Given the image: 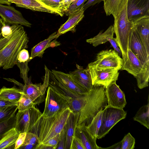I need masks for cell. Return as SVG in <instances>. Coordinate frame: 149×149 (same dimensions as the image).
<instances>
[{"mask_svg":"<svg viewBox=\"0 0 149 149\" xmlns=\"http://www.w3.org/2000/svg\"><path fill=\"white\" fill-rule=\"evenodd\" d=\"M36 145H27L20 146L19 149H35Z\"/></svg>","mask_w":149,"mask_h":149,"instance_id":"cell-51","label":"cell"},{"mask_svg":"<svg viewBox=\"0 0 149 149\" xmlns=\"http://www.w3.org/2000/svg\"><path fill=\"white\" fill-rule=\"evenodd\" d=\"M129 49L144 65L146 67L149 66V57L145 52L141 42L134 27L129 43Z\"/></svg>","mask_w":149,"mask_h":149,"instance_id":"cell-17","label":"cell"},{"mask_svg":"<svg viewBox=\"0 0 149 149\" xmlns=\"http://www.w3.org/2000/svg\"><path fill=\"white\" fill-rule=\"evenodd\" d=\"M42 114L35 106L23 111H18L15 115V128L19 133L29 132Z\"/></svg>","mask_w":149,"mask_h":149,"instance_id":"cell-9","label":"cell"},{"mask_svg":"<svg viewBox=\"0 0 149 149\" xmlns=\"http://www.w3.org/2000/svg\"><path fill=\"white\" fill-rule=\"evenodd\" d=\"M16 85L24 93L30 98L35 104L39 105L45 100V93L41 83L33 84L32 82L24 85L17 81Z\"/></svg>","mask_w":149,"mask_h":149,"instance_id":"cell-14","label":"cell"},{"mask_svg":"<svg viewBox=\"0 0 149 149\" xmlns=\"http://www.w3.org/2000/svg\"><path fill=\"white\" fill-rule=\"evenodd\" d=\"M123 59L114 50H102L98 53L95 60L89 63L88 66L97 69H113L121 70Z\"/></svg>","mask_w":149,"mask_h":149,"instance_id":"cell-8","label":"cell"},{"mask_svg":"<svg viewBox=\"0 0 149 149\" xmlns=\"http://www.w3.org/2000/svg\"><path fill=\"white\" fill-rule=\"evenodd\" d=\"M0 16L6 24H17L31 27V24L23 17L21 13L10 5L0 4Z\"/></svg>","mask_w":149,"mask_h":149,"instance_id":"cell-11","label":"cell"},{"mask_svg":"<svg viewBox=\"0 0 149 149\" xmlns=\"http://www.w3.org/2000/svg\"><path fill=\"white\" fill-rule=\"evenodd\" d=\"M49 81L64 93L73 98L87 93L86 89L76 83L69 74L52 70H49Z\"/></svg>","mask_w":149,"mask_h":149,"instance_id":"cell-6","label":"cell"},{"mask_svg":"<svg viewBox=\"0 0 149 149\" xmlns=\"http://www.w3.org/2000/svg\"><path fill=\"white\" fill-rule=\"evenodd\" d=\"M61 45V43L55 39L52 41H51L48 44L47 48L49 47L54 48L55 47H57Z\"/></svg>","mask_w":149,"mask_h":149,"instance_id":"cell-47","label":"cell"},{"mask_svg":"<svg viewBox=\"0 0 149 149\" xmlns=\"http://www.w3.org/2000/svg\"><path fill=\"white\" fill-rule=\"evenodd\" d=\"M134 120L137 121L148 129L149 128V102L148 96V104L141 107L133 117Z\"/></svg>","mask_w":149,"mask_h":149,"instance_id":"cell-27","label":"cell"},{"mask_svg":"<svg viewBox=\"0 0 149 149\" xmlns=\"http://www.w3.org/2000/svg\"><path fill=\"white\" fill-rule=\"evenodd\" d=\"M11 3L16 6L30 10L40 12L56 14L60 15L56 10L46 6L39 0H8Z\"/></svg>","mask_w":149,"mask_h":149,"instance_id":"cell-20","label":"cell"},{"mask_svg":"<svg viewBox=\"0 0 149 149\" xmlns=\"http://www.w3.org/2000/svg\"><path fill=\"white\" fill-rule=\"evenodd\" d=\"M23 93L22 91L15 86L11 88L4 86L0 89V100L17 102Z\"/></svg>","mask_w":149,"mask_h":149,"instance_id":"cell-25","label":"cell"},{"mask_svg":"<svg viewBox=\"0 0 149 149\" xmlns=\"http://www.w3.org/2000/svg\"><path fill=\"white\" fill-rule=\"evenodd\" d=\"M102 1L103 0H88L82 7L83 10L84 11L90 7L93 6L97 3H99Z\"/></svg>","mask_w":149,"mask_h":149,"instance_id":"cell-45","label":"cell"},{"mask_svg":"<svg viewBox=\"0 0 149 149\" xmlns=\"http://www.w3.org/2000/svg\"><path fill=\"white\" fill-rule=\"evenodd\" d=\"M74 135L80 140L85 149H102V148L97 145L96 139L92 137L85 126L78 127L76 126Z\"/></svg>","mask_w":149,"mask_h":149,"instance_id":"cell-22","label":"cell"},{"mask_svg":"<svg viewBox=\"0 0 149 149\" xmlns=\"http://www.w3.org/2000/svg\"><path fill=\"white\" fill-rule=\"evenodd\" d=\"M66 135L65 128H64L61 132V135L59 141L56 149H65V142Z\"/></svg>","mask_w":149,"mask_h":149,"instance_id":"cell-42","label":"cell"},{"mask_svg":"<svg viewBox=\"0 0 149 149\" xmlns=\"http://www.w3.org/2000/svg\"><path fill=\"white\" fill-rule=\"evenodd\" d=\"M17 104L19 111H24L36 105L32 100L23 93Z\"/></svg>","mask_w":149,"mask_h":149,"instance_id":"cell-33","label":"cell"},{"mask_svg":"<svg viewBox=\"0 0 149 149\" xmlns=\"http://www.w3.org/2000/svg\"><path fill=\"white\" fill-rule=\"evenodd\" d=\"M121 142V149H133L135 147V139L130 133L124 136Z\"/></svg>","mask_w":149,"mask_h":149,"instance_id":"cell-36","label":"cell"},{"mask_svg":"<svg viewBox=\"0 0 149 149\" xmlns=\"http://www.w3.org/2000/svg\"><path fill=\"white\" fill-rule=\"evenodd\" d=\"M121 141L113 144L112 146L107 148H102V149H121Z\"/></svg>","mask_w":149,"mask_h":149,"instance_id":"cell-49","label":"cell"},{"mask_svg":"<svg viewBox=\"0 0 149 149\" xmlns=\"http://www.w3.org/2000/svg\"><path fill=\"white\" fill-rule=\"evenodd\" d=\"M76 0H63V1L62 2L65 11V14L67 12L69 7L70 4Z\"/></svg>","mask_w":149,"mask_h":149,"instance_id":"cell-48","label":"cell"},{"mask_svg":"<svg viewBox=\"0 0 149 149\" xmlns=\"http://www.w3.org/2000/svg\"><path fill=\"white\" fill-rule=\"evenodd\" d=\"M88 0H76L69 7L65 14L69 16L71 13L81 8L85 2Z\"/></svg>","mask_w":149,"mask_h":149,"instance_id":"cell-37","label":"cell"},{"mask_svg":"<svg viewBox=\"0 0 149 149\" xmlns=\"http://www.w3.org/2000/svg\"><path fill=\"white\" fill-rule=\"evenodd\" d=\"M26 135V132L19 133L18 137L15 143L14 149H18L22 146L24 142Z\"/></svg>","mask_w":149,"mask_h":149,"instance_id":"cell-43","label":"cell"},{"mask_svg":"<svg viewBox=\"0 0 149 149\" xmlns=\"http://www.w3.org/2000/svg\"><path fill=\"white\" fill-rule=\"evenodd\" d=\"M19 134L15 127L8 131L0 140V149H8L15 144Z\"/></svg>","mask_w":149,"mask_h":149,"instance_id":"cell-28","label":"cell"},{"mask_svg":"<svg viewBox=\"0 0 149 149\" xmlns=\"http://www.w3.org/2000/svg\"><path fill=\"white\" fill-rule=\"evenodd\" d=\"M114 33L113 26L111 25L104 32H103L102 31L97 35L87 39L86 41L95 47L109 41L119 55L122 56L121 52L117 45L115 38L113 37Z\"/></svg>","mask_w":149,"mask_h":149,"instance_id":"cell-16","label":"cell"},{"mask_svg":"<svg viewBox=\"0 0 149 149\" xmlns=\"http://www.w3.org/2000/svg\"><path fill=\"white\" fill-rule=\"evenodd\" d=\"M149 68V66L144 65L132 51L129 49L127 52V59L123 61L121 70H126L135 77L140 73Z\"/></svg>","mask_w":149,"mask_h":149,"instance_id":"cell-19","label":"cell"},{"mask_svg":"<svg viewBox=\"0 0 149 149\" xmlns=\"http://www.w3.org/2000/svg\"><path fill=\"white\" fill-rule=\"evenodd\" d=\"M127 18L130 22L149 16V0H127Z\"/></svg>","mask_w":149,"mask_h":149,"instance_id":"cell-12","label":"cell"},{"mask_svg":"<svg viewBox=\"0 0 149 149\" xmlns=\"http://www.w3.org/2000/svg\"><path fill=\"white\" fill-rule=\"evenodd\" d=\"M0 4L10 5L11 3L8 0H0Z\"/></svg>","mask_w":149,"mask_h":149,"instance_id":"cell-52","label":"cell"},{"mask_svg":"<svg viewBox=\"0 0 149 149\" xmlns=\"http://www.w3.org/2000/svg\"><path fill=\"white\" fill-rule=\"evenodd\" d=\"M91 77L92 85H101L106 88L118 80L119 72L113 69H97L88 66Z\"/></svg>","mask_w":149,"mask_h":149,"instance_id":"cell-10","label":"cell"},{"mask_svg":"<svg viewBox=\"0 0 149 149\" xmlns=\"http://www.w3.org/2000/svg\"><path fill=\"white\" fill-rule=\"evenodd\" d=\"M88 93L83 95L72 98L68 107L72 112L80 113L86 103Z\"/></svg>","mask_w":149,"mask_h":149,"instance_id":"cell-30","label":"cell"},{"mask_svg":"<svg viewBox=\"0 0 149 149\" xmlns=\"http://www.w3.org/2000/svg\"><path fill=\"white\" fill-rule=\"evenodd\" d=\"M105 88L101 85H92L86 103L80 112L77 126H88L97 114L107 106Z\"/></svg>","mask_w":149,"mask_h":149,"instance_id":"cell-3","label":"cell"},{"mask_svg":"<svg viewBox=\"0 0 149 149\" xmlns=\"http://www.w3.org/2000/svg\"><path fill=\"white\" fill-rule=\"evenodd\" d=\"M18 107L17 105L0 110V123L5 121L15 113Z\"/></svg>","mask_w":149,"mask_h":149,"instance_id":"cell-35","label":"cell"},{"mask_svg":"<svg viewBox=\"0 0 149 149\" xmlns=\"http://www.w3.org/2000/svg\"><path fill=\"white\" fill-rule=\"evenodd\" d=\"M70 149H85V148L80 140L74 135Z\"/></svg>","mask_w":149,"mask_h":149,"instance_id":"cell-41","label":"cell"},{"mask_svg":"<svg viewBox=\"0 0 149 149\" xmlns=\"http://www.w3.org/2000/svg\"><path fill=\"white\" fill-rule=\"evenodd\" d=\"M127 4L118 15L114 18L113 26L115 40L121 52L123 61L127 59L129 45L133 28V22L128 19Z\"/></svg>","mask_w":149,"mask_h":149,"instance_id":"cell-4","label":"cell"},{"mask_svg":"<svg viewBox=\"0 0 149 149\" xmlns=\"http://www.w3.org/2000/svg\"><path fill=\"white\" fill-rule=\"evenodd\" d=\"M29 61L25 62H19L16 61V64L19 68L20 72V77L23 79L24 84H28L31 82V78H29L28 76V73L29 70L28 66Z\"/></svg>","mask_w":149,"mask_h":149,"instance_id":"cell-34","label":"cell"},{"mask_svg":"<svg viewBox=\"0 0 149 149\" xmlns=\"http://www.w3.org/2000/svg\"><path fill=\"white\" fill-rule=\"evenodd\" d=\"M104 9L107 16L116 17L127 4V0H103Z\"/></svg>","mask_w":149,"mask_h":149,"instance_id":"cell-24","label":"cell"},{"mask_svg":"<svg viewBox=\"0 0 149 149\" xmlns=\"http://www.w3.org/2000/svg\"><path fill=\"white\" fill-rule=\"evenodd\" d=\"M46 6L57 11L61 16L65 13L63 0H39Z\"/></svg>","mask_w":149,"mask_h":149,"instance_id":"cell-32","label":"cell"},{"mask_svg":"<svg viewBox=\"0 0 149 149\" xmlns=\"http://www.w3.org/2000/svg\"><path fill=\"white\" fill-rule=\"evenodd\" d=\"M38 138L35 134L28 132L26 135L24 142L22 145L23 146L27 145H36L38 143Z\"/></svg>","mask_w":149,"mask_h":149,"instance_id":"cell-38","label":"cell"},{"mask_svg":"<svg viewBox=\"0 0 149 149\" xmlns=\"http://www.w3.org/2000/svg\"><path fill=\"white\" fill-rule=\"evenodd\" d=\"M102 110L100 111L94 118L91 123L86 128L94 139L97 138V134L101 126Z\"/></svg>","mask_w":149,"mask_h":149,"instance_id":"cell-29","label":"cell"},{"mask_svg":"<svg viewBox=\"0 0 149 149\" xmlns=\"http://www.w3.org/2000/svg\"><path fill=\"white\" fill-rule=\"evenodd\" d=\"M12 32L6 37L0 33V68L4 70L16 65L18 55L22 49L28 47L29 38L23 27L19 24L10 26Z\"/></svg>","mask_w":149,"mask_h":149,"instance_id":"cell-1","label":"cell"},{"mask_svg":"<svg viewBox=\"0 0 149 149\" xmlns=\"http://www.w3.org/2000/svg\"><path fill=\"white\" fill-rule=\"evenodd\" d=\"M36 149H54L53 148L43 144L36 145L35 148Z\"/></svg>","mask_w":149,"mask_h":149,"instance_id":"cell-50","label":"cell"},{"mask_svg":"<svg viewBox=\"0 0 149 149\" xmlns=\"http://www.w3.org/2000/svg\"><path fill=\"white\" fill-rule=\"evenodd\" d=\"M15 113L7 120L0 123V140L8 131L15 127Z\"/></svg>","mask_w":149,"mask_h":149,"instance_id":"cell-31","label":"cell"},{"mask_svg":"<svg viewBox=\"0 0 149 149\" xmlns=\"http://www.w3.org/2000/svg\"><path fill=\"white\" fill-rule=\"evenodd\" d=\"M133 22V27L138 34L147 56L149 57V16Z\"/></svg>","mask_w":149,"mask_h":149,"instance_id":"cell-15","label":"cell"},{"mask_svg":"<svg viewBox=\"0 0 149 149\" xmlns=\"http://www.w3.org/2000/svg\"><path fill=\"white\" fill-rule=\"evenodd\" d=\"M114 81L105 88L107 106L123 109L127 104L125 94Z\"/></svg>","mask_w":149,"mask_h":149,"instance_id":"cell-13","label":"cell"},{"mask_svg":"<svg viewBox=\"0 0 149 149\" xmlns=\"http://www.w3.org/2000/svg\"><path fill=\"white\" fill-rule=\"evenodd\" d=\"M57 32L52 34L46 39L39 43L32 48L29 61L36 57L42 58L49 43L53 39L57 38Z\"/></svg>","mask_w":149,"mask_h":149,"instance_id":"cell-26","label":"cell"},{"mask_svg":"<svg viewBox=\"0 0 149 149\" xmlns=\"http://www.w3.org/2000/svg\"><path fill=\"white\" fill-rule=\"evenodd\" d=\"M126 115L127 112L123 109L107 106L102 111L101 125L97 138L104 137L116 124L125 119Z\"/></svg>","mask_w":149,"mask_h":149,"instance_id":"cell-7","label":"cell"},{"mask_svg":"<svg viewBox=\"0 0 149 149\" xmlns=\"http://www.w3.org/2000/svg\"><path fill=\"white\" fill-rule=\"evenodd\" d=\"M71 112L68 107L51 117L45 118L41 116L29 132L38 136L39 141L36 145L42 144L61 133Z\"/></svg>","mask_w":149,"mask_h":149,"instance_id":"cell-2","label":"cell"},{"mask_svg":"<svg viewBox=\"0 0 149 149\" xmlns=\"http://www.w3.org/2000/svg\"><path fill=\"white\" fill-rule=\"evenodd\" d=\"M29 55L28 51L24 49H22L18 55L17 61L19 62H25L29 61Z\"/></svg>","mask_w":149,"mask_h":149,"instance_id":"cell-40","label":"cell"},{"mask_svg":"<svg viewBox=\"0 0 149 149\" xmlns=\"http://www.w3.org/2000/svg\"><path fill=\"white\" fill-rule=\"evenodd\" d=\"M16 105H17V102L0 100V110L4 109L9 107Z\"/></svg>","mask_w":149,"mask_h":149,"instance_id":"cell-46","label":"cell"},{"mask_svg":"<svg viewBox=\"0 0 149 149\" xmlns=\"http://www.w3.org/2000/svg\"><path fill=\"white\" fill-rule=\"evenodd\" d=\"M77 69L68 73L72 79L77 84L89 92L92 86L90 71L87 66L84 69L83 67L76 64Z\"/></svg>","mask_w":149,"mask_h":149,"instance_id":"cell-18","label":"cell"},{"mask_svg":"<svg viewBox=\"0 0 149 149\" xmlns=\"http://www.w3.org/2000/svg\"><path fill=\"white\" fill-rule=\"evenodd\" d=\"M72 98L49 81L42 116L45 118L51 117L63 111L68 107Z\"/></svg>","mask_w":149,"mask_h":149,"instance_id":"cell-5","label":"cell"},{"mask_svg":"<svg viewBox=\"0 0 149 149\" xmlns=\"http://www.w3.org/2000/svg\"><path fill=\"white\" fill-rule=\"evenodd\" d=\"M12 32V29L9 25L5 24L2 27L1 33L3 37H6L10 35Z\"/></svg>","mask_w":149,"mask_h":149,"instance_id":"cell-44","label":"cell"},{"mask_svg":"<svg viewBox=\"0 0 149 149\" xmlns=\"http://www.w3.org/2000/svg\"><path fill=\"white\" fill-rule=\"evenodd\" d=\"M61 135V133L59 134L42 144L51 147L54 149H56L59 141Z\"/></svg>","mask_w":149,"mask_h":149,"instance_id":"cell-39","label":"cell"},{"mask_svg":"<svg viewBox=\"0 0 149 149\" xmlns=\"http://www.w3.org/2000/svg\"><path fill=\"white\" fill-rule=\"evenodd\" d=\"M84 11L82 7L69 15L68 20L61 26L57 32V38L69 31L75 32L76 26L84 17Z\"/></svg>","mask_w":149,"mask_h":149,"instance_id":"cell-21","label":"cell"},{"mask_svg":"<svg viewBox=\"0 0 149 149\" xmlns=\"http://www.w3.org/2000/svg\"><path fill=\"white\" fill-rule=\"evenodd\" d=\"M79 115V113L71 112L66 120L64 126L66 135L65 149H70Z\"/></svg>","mask_w":149,"mask_h":149,"instance_id":"cell-23","label":"cell"},{"mask_svg":"<svg viewBox=\"0 0 149 149\" xmlns=\"http://www.w3.org/2000/svg\"><path fill=\"white\" fill-rule=\"evenodd\" d=\"M6 24L3 21L1 18H0V33L1 32V29L3 26Z\"/></svg>","mask_w":149,"mask_h":149,"instance_id":"cell-53","label":"cell"}]
</instances>
